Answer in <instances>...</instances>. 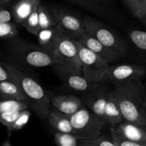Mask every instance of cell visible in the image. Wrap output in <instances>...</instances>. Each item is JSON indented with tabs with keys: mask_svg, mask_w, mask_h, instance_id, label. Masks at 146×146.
Instances as JSON below:
<instances>
[{
	"mask_svg": "<svg viewBox=\"0 0 146 146\" xmlns=\"http://www.w3.org/2000/svg\"><path fill=\"white\" fill-rule=\"evenodd\" d=\"M12 81L17 84L27 98V103L41 120H46L51 111L52 93L44 88L36 79L17 65L1 62Z\"/></svg>",
	"mask_w": 146,
	"mask_h": 146,
	"instance_id": "obj_1",
	"label": "cell"
},
{
	"mask_svg": "<svg viewBox=\"0 0 146 146\" xmlns=\"http://www.w3.org/2000/svg\"><path fill=\"white\" fill-rule=\"evenodd\" d=\"M125 122L146 125V86L138 81L113 90Z\"/></svg>",
	"mask_w": 146,
	"mask_h": 146,
	"instance_id": "obj_2",
	"label": "cell"
},
{
	"mask_svg": "<svg viewBox=\"0 0 146 146\" xmlns=\"http://www.w3.org/2000/svg\"><path fill=\"white\" fill-rule=\"evenodd\" d=\"M9 46L11 54L17 59L30 66L41 68L54 66L56 64L51 54L39 46L30 44L17 37L10 39Z\"/></svg>",
	"mask_w": 146,
	"mask_h": 146,
	"instance_id": "obj_3",
	"label": "cell"
},
{
	"mask_svg": "<svg viewBox=\"0 0 146 146\" xmlns=\"http://www.w3.org/2000/svg\"><path fill=\"white\" fill-rule=\"evenodd\" d=\"M86 33L94 37L112 51H115L122 56L125 57L129 51V45L123 38L114 33L109 27L98 19L87 17L83 20Z\"/></svg>",
	"mask_w": 146,
	"mask_h": 146,
	"instance_id": "obj_4",
	"label": "cell"
},
{
	"mask_svg": "<svg viewBox=\"0 0 146 146\" xmlns=\"http://www.w3.org/2000/svg\"><path fill=\"white\" fill-rule=\"evenodd\" d=\"M73 134L78 140L87 141L101 135L104 123L92 111L83 106L70 115Z\"/></svg>",
	"mask_w": 146,
	"mask_h": 146,
	"instance_id": "obj_5",
	"label": "cell"
},
{
	"mask_svg": "<svg viewBox=\"0 0 146 146\" xmlns=\"http://www.w3.org/2000/svg\"><path fill=\"white\" fill-rule=\"evenodd\" d=\"M51 55L56 62L53 68L67 72L82 74L78 51L73 40L61 34Z\"/></svg>",
	"mask_w": 146,
	"mask_h": 146,
	"instance_id": "obj_6",
	"label": "cell"
},
{
	"mask_svg": "<svg viewBox=\"0 0 146 146\" xmlns=\"http://www.w3.org/2000/svg\"><path fill=\"white\" fill-rule=\"evenodd\" d=\"M74 41L78 51L82 75L91 83L102 82L109 64L78 41Z\"/></svg>",
	"mask_w": 146,
	"mask_h": 146,
	"instance_id": "obj_7",
	"label": "cell"
},
{
	"mask_svg": "<svg viewBox=\"0 0 146 146\" xmlns=\"http://www.w3.org/2000/svg\"><path fill=\"white\" fill-rule=\"evenodd\" d=\"M146 76V65L143 64H123L109 66L102 83L113 84L115 88L123 86Z\"/></svg>",
	"mask_w": 146,
	"mask_h": 146,
	"instance_id": "obj_8",
	"label": "cell"
},
{
	"mask_svg": "<svg viewBox=\"0 0 146 146\" xmlns=\"http://www.w3.org/2000/svg\"><path fill=\"white\" fill-rule=\"evenodd\" d=\"M57 19L56 28L64 36L78 41L86 34L83 20L71 11L60 7H52Z\"/></svg>",
	"mask_w": 146,
	"mask_h": 146,
	"instance_id": "obj_9",
	"label": "cell"
},
{
	"mask_svg": "<svg viewBox=\"0 0 146 146\" xmlns=\"http://www.w3.org/2000/svg\"><path fill=\"white\" fill-rule=\"evenodd\" d=\"M111 90L104 83H95L86 92L83 93L81 99L91 111L102 120L104 107Z\"/></svg>",
	"mask_w": 146,
	"mask_h": 146,
	"instance_id": "obj_10",
	"label": "cell"
},
{
	"mask_svg": "<svg viewBox=\"0 0 146 146\" xmlns=\"http://www.w3.org/2000/svg\"><path fill=\"white\" fill-rule=\"evenodd\" d=\"M78 42L81 43L82 45L101 57L108 64L113 63L122 58V56L119 54L108 48L95 38L88 35L87 34H84L82 38L78 41Z\"/></svg>",
	"mask_w": 146,
	"mask_h": 146,
	"instance_id": "obj_11",
	"label": "cell"
},
{
	"mask_svg": "<svg viewBox=\"0 0 146 146\" xmlns=\"http://www.w3.org/2000/svg\"><path fill=\"white\" fill-rule=\"evenodd\" d=\"M54 69L56 74L62 81L63 84L72 91L85 93L95 84L88 81L81 74L67 72L56 68H54Z\"/></svg>",
	"mask_w": 146,
	"mask_h": 146,
	"instance_id": "obj_12",
	"label": "cell"
},
{
	"mask_svg": "<svg viewBox=\"0 0 146 146\" xmlns=\"http://www.w3.org/2000/svg\"><path fill=\"white\" fill-rule=\"evenodd\" d=\"M51 106L68 115H73L84 106L81 98L75 95L53 96Z\"/></svg>",
	"mask_w": 146,
	"mask_h": 146,
	"instance_id": "obj_13",
	"label": "cell"
},
{
	"mask_svg": "<svg viewBox=\"0 0 146 146\" xmlns=\"http://www.w3.org/2000/svg\"><path fill=\"white\" fill-rule=\"evenodd\" d=\"M118 133L126 139L139 143H146V125L123 121L113 127Z\"/></svg>",
	"mask_w": 146,
	"mask_h": 146,
	"instance_id": "obj_14",
	"label": "cell"
},
{
	"mask_svg": "<svg viewBox=\"0 0 146 146\" xmlns=\"http://www.w3.org/2000/svg\"><path fill=\"white\" fill-rule=\"evenodd\" d=\"M102 121L104 124L113 126H115L124 121L118 101L112 91L104 107Z\"/></svg>",
	"mask_w": 146,
	"mask_h": 146,
	"instance_id": "obj_15",
	"label": "cell"
},
{
	"mask_svg": "<svg viewBox=\"0 0 146 146\" xmlns=\"http://www.w3.org/2000/svg\"><path fill=\"white\" fill-rule=\"evenodd\" d=\"M41 3V0H19L14 5L11 11L14 21L22 25L34 9L38 7Z\"/></svg>",
	"mask_w": 146,
	"mask_h": 146,
	"instance_id": "obj_16",
	"label": "cell"
},
{
	"mask_svg": "<svg viewBox=\"0 0 146 146\" xmlns=\"http://www.w3.org/2000/svg\"><path fill=\"white\" fill-rule=\"evenodd\" d=\"M60 36L61 34L56 27L40 29L36 36L39 46L47 53L51 54L57 41L59 39Z\"/></svg>",
	"mask_w": 146,
	"mask_h": 146,
	"instance_id": "obj_17",
	"label": "cell"
},
{
	"mask_svg": "<svg viewBox=\"0 0 146 146\" xmlns=\"http://www.w3.org/2000/svg\"><path fill=\"white\" fill-rule=\"evenodd\" d=\"M128 36L134 49L138 53V60L146 65V31L131 29Z\"/></svg>",
	"mask_w": 146,
	"mask_h": 146,
	"instance_id": "obj_18",
	"label": "cell"
},
{
	"mask_svg": "<svg viewBox=\"0 0 146 146\" xmlns=\"http://www.w3.org/2000/svg\"><path fill=\"white\" fill-rule=\"evenodd\" d=\"M47 119L50 125L56 130L57 132L73 134V128L70 121V115H66L58 110L53 108L51 109Z\"/></svg>",
	"mask_w": 146,
	"mask_h": 146,
	"instance_id": "obj_19",
	"label": "cell"
},
{
	"mask_svg": "<svg viewBox=\"0 0 146 146\" xmlns=\"http://www.w3.org/2000/svg\"><path fill=\"white\" fill-rule=\"evenodd\" d=\"M0 97L3 100H15L27 102V98L23 91L12 81H0Z\"/></svg>",
	"mask_w": 146,
	"mask_h": 146,
	"instance_id": "obj_20",
	"label": "cell"
},
{
	"mask_svg": "<svg viewBox=\"0 0 146 146\" xmlns=\"http://www.w3.org/2000/svg\"><path fill=\"white\" fill-rule=\"evenodd\" d=\"M38 17L40 29L56 27L57 19L51 7H48L41 3L38 7Z\"/></svg>",
	"mask_w": 146,
	"mask_h": 146,
	"instance_id": "obj_21",
	"label": "cell"
},
{
	"mask_svg": "<svg viewBox=\"0 0 146 146\" xmlns=\"http://www.w3.org/2000/svg\"><path fill=\"white\" fill-rule=\"evenodd\" d=\"M75 5L79 6L94 14L107 17L108 11L99 0H65Z\"/></svg>",
	"mask_w": 146,
	"mask_h": 146,
	"instance_id": "obj_22",
	"label": "cell"
},
{
	"mask_svg": "<svg viewBox=\"0 0 146 146\" xmlns=\"http://www.w3.org/2000/svg\"><path fill=\"white\" fill-rule=\"evenodd\" d=\"M22 26L27 31H28L30 34L36 36L38 31H40L39 21H38V7L34 9V11L31 12L28 17V18L24 21Z\"/></svg>",
	"mask_w": 146,
	"mask_h": 146,
	"instance_id": "obj_23",
	"label": "cell"
},
{
	"mask_svg": "<svg viewBox=\"0 0 146 146\" xmlns=\"http://www.w3.org/2000/svg\"><path fill=\"white\" fill-rule=\"evenodd\" d=\"M29 105L25 101L15 100H3L0 101V114L7 111H23L28 109Z\"/></svg>",
	"mask_w": 146,
	"mask_h": 146,
	"instance_id": "obj_24",
	"label": "cell"
},
{
	"mask_svg": "<svg viewBox=\"0 0 146 146\" xmlns=\"http://www.w3.org/2000/svg\"><path fill=\"white\" fill-rule=\"evenodd\" d=\"M54 141L57 146H79L78 139L72 133L56 132Z\"/></svg>",
	"mask_w": 146,
	"mask_h": 146,
	"instance_id": "obj_25",
	"label": "cell"
},
{
	"mask_svg": "<svg viewBox=\"0 0 146 146\" xmlns=\"http://www.w3.org/2000/svg\"><path fill=\"white\" fill-rule=\"evenodd\" d=\"M19 29L17 24L13 22L0 23V38L10 40L17 37Z\"/></svg>",
	"mask_w": 146,
	"mask_h": 146,
	"instance_id": "obj_26",
	"label": "cell"
},
{
	"mask_svg": "<svg viewBox=\"0 0 146 146\" xmlns=\"http://www.w3.org/2000/svg\"><path fill=\"white\" fill-rule=\"evenodd\" d=\"M111 140L116 146H146V143H139L126 139L116 132L113 128H111Z\"/></svg>",
	"mask_w": 146,
	"mask_h": 146,
	"instance_id": "obj_27",
	"label": "cell"
},
{
	"mask_svg": "<svg viewBox=\"0 0 146 146\" xmlns=\"http://www.w3.org/2000/svg\"><path fill=\"white\" fill-rule=\"evenodd\" d=\"M30 116H31V113L28 109L21 111L17 119L9 128H7L9 133H11L12 131L21 129L29 122Z\"/></svg>",
	"mask_w": 146,
	"mask_h": 146,
	"instance_id": "obj_28",
	"label": "cell"
},
{
	"mask_svg": "<svg viewBox=\"0 0 146 146\" xmlns=\"http://www.w3.org/2000/svg\"><path fill=\"white\" fill-rule=\"evenodd\" d=\"M78 145L79 146H116L112 140L102 135L91 140H78Z\"/></svg>",
	"mask_w": 146,
	"mask_h": 146,
	"instance_id": "obj_29",
	"label": "cell"
},
{
	"mask_svg": "<svg viewBox=\"0 0 146 146\" xmlns=\"http://www.w3.org/2000/svg\"><path fill=\"white\" fill-rule=\"evenodd\" d=\"M21 111H7L0 114V123L5 125L7 128H9L19 115Z\"/></svg>",
	"mask_w": 146,
	"mask_h": 146,
	"instance_id": "obj_30",
	"label": "cell"
},
{
	"mask_svg": "<svg viewBox=\"0 0 146 146\" xmlns=\"http://www.w3.org/2000/svg\"><path fill=\"white\" fill-rule=\"evenodd\" d=\"M133 17L137 18L140 10V0H123Z\"/></svg>",
	"mask_w": 146,
	"mask_h": 146,
	"instance_id": "obj_31",
	"label": "cell"
},
{
	"mask_svg": "<svg viewBox=\"0 0 146 146\" xmlns=\"http://www.w3.org/2000/svg\"><path fill=\"white\" fill-rule=\"evenodd\" d=\"M12 18L11 11L4 8V7H0V23L11 22Z\"/></svg>",
	"mask_w": 146,
	"mask_h": 146,
	"instance_id": "obj_32",
	"label": "cell"
},
{
	"mask_svg": "<svg viewBox=\"0 0 146 146\" xmlns=\"http://www.w3.org/2000/svg\"><path fill=\"white\" fill-rule=\"evenodd\" d=\"M11 81L8 71L0 64V81Z\"/></svg>",
	"mask_w": 146,
	"mask_h": 146,
	"instance_id": "obj_33",
	"label": "cell"
},
{
	"mask_svg": "<svg viewBox=\"0 0 146 146\" xmlns=\"http://www.w3.org/2000/svg\"><path fill=\"white\" fill-rule=\"evenodd\" d=\"M137 19H139L141 21V22H142L143 24H145L146 26V1L144 4V5L143 6L142 9L140 11L139 14H138Z\"/></svg>",
	"mask_w": 146,
	"mask_h": 146,
	"instance_id": "obj_34",
	"label": "cell"
},
{
	"mask_svg": "<svg viewBox=\"0 0 146 146\" xmlns=\"http://www.w3.org/2000/svg\"><path fill=\"white\" fill-rule=\"evenodd\" d=\"M11 1V0H0V7H4Z\"/></svg>",
	"mask_w": 146,
	"mask_h": 146,
	"instance_id": "obj_35",
	"label": "cell"
},
{
	"mask_svg": "<svg viewBox=\"0 0 146 146\" xmlns=\"http://www.w3.org/2000/svg\"><path fill=\"white\" fill-rule=\"evenodd\" d=\"M146 1V0H140V10H139V12L140 11H141V9H142L143 6L144 5V4H145V2ZM139 12H138V14H139Z\"/></svg>",
	"mask_w": 146,
	"mask_h": 146,
	"instance_id": "obj_36",
	"label": "cell"
},
{
	"mask_svg": "<svg viewBox=\"0 0 146 146\" xmlns=\"http://www.w3.org/2000/svg\"><path fill=\"white\" fill-rule=\"evenodd\" d=\"M2 146H11V143H10L9 141H5L4 143H3Z\"/></svg>",
	"mask_w": 146,
	"mask_h": 146,
	"instance_id": "obj_37",
	"label": "cell"
},
{
	"mask_svg": "<svg viewBox=\"0 0 146 146\" xmlns=\"http://www.w3.org/2000/svg\"><path fill=\"white\" fill-rule=\"evenodd\" d=\"M99 1H101V3H102V4H103V2H104V1H107V0H99Z\"/></svg>",
	"mask_w": 146,
	"mask_h": 146,
	"instance_id": "obj_38",
	"label": "cell"
},
{
	"mask_svg": "<svg viewBox=\"0 0 146 146\" xmlns=\"http://www.w3.org/2000/svg\"><path fill=\"white\" fill-rule=\"evenodd\" d=\"M145 86H146V80H145Z\"/></svg>",
	"mask_w": 146,
	"mask_h": 146,
	"instance_id": "obj_39",
	"label": "cell"
},
{
	"mask_svg": "<svg viewBox=\"0 0 146 146\" xmlns=\"http://www.w3.org/2000/svg\"><path fill=\"white\" fill-rule=\"evenodd\" d=\"M11 1H13V0H11Z\"/></svg>",
	"mask_w": 146,
	"mask_h": 146,
	"instance_id": "obj_40",
	"label": "cell"
}]
</instances>
